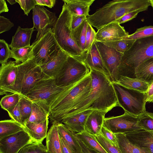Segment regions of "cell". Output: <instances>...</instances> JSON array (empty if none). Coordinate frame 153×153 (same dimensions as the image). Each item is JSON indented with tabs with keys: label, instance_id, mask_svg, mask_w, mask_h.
I'll return each instance as SVG.
<instances>
[{
	"label": "cell",
	"instance_id": "obj_16",
	"mask_svg": "<svg viewBox=\"0 0 153 153\" xmlns=\"http://www.w3.org/2000/svg\"><path fill=\"white\" fill-rule=\"evenodd\" d=\"M128 140L147 153H153V131L139 129L125 134Z\"/></svg>",
	"mask_w": 153,
	"mask_h": 153
},
{
	"label": "cell",
	"instance_id": "obj_10",
	"mask_svg": "<svg viewBox=\"0 0 153 153\" xmlns=\"http://www.w3.org/2000/svg\"><path fill=\"white\" fill-rule=\"evenodd\" d=\"M31 46L33 56L40 66L49 62L62 50L52 29L48 30L39 40L33 42Z\"/></svg>",
	"mask_w": 153,
	"mask_h": 153
},
{
	"label": "cell",
	"instance_id": "obj_2",
	"mask_svg": "<svg viewBox=\"0 0 153 153\" xmlns=\"http://www.w3.org/2000/svg\"><path fill=\"white\" fill-rule=\"evenodd\" d=\"M91 88L90 71L81 79L72 84L51 106L49 117L51 123H61L66 115L89 95Z\"/></svg>",
	"mask_w": 153,
	"mask_h": 153
},
{
	"label": "cell",
	"instance_id": "obj_4",
	"mask_svg": "<svg viewBox=\"0 0 153 153\" xmlns=\"http://www.w3.org/2000/svg\"><path fill=\"white\" fill-rule=\"evenodd\" d=\"M135 0H114L108 2L94 14L87 16L88 23L98 30L116 22L124 15L137 10Z\"/></svg>",
	"mask_w": 153,
	"mask_h": 153
},
{
	"label": "cell",
	"instance_id": "obj_58",
	"mask_svg": "<svg viewBox=\"0 0 153 153\" xmlns=\"http://www.w3.org/2000/svg\"></svg>",
	"mask_w": 153,
	"mask_h": 153
},
{
	"label": "cell",
	"instance_id": "obj_57",
	"mask_svg": "<svg viewBox=\"0 0 153 153\" xmlns=\"http://www.w3.org/2000/svg\"><path fill=\"white\" fill-rule=\"evenodd\" d=\"M48 153L47 152H46V153Z\"/></svg>",
	"mask_w": 153,
	"mask_h": 153
},
{
	"label": "cell",
	"instance_id": "obj_36",
	"mask_svg": "<svg viewBox=\"0 0 153 153\" xmlns=\"http://www.w3.org/2000/svg\"><path fill=\"white\" fill-rule=\"evenodd\" d=\"M135 40L123 39L113 42H102L108 46L114 48L118 52L123 54L130 48Z\"/></svg>",
	"mask_w": 153,
	"mask_h": 153
},
{
	"label": "cell",
	"instance_id": "obj_55",
	"mask_svg": "<svg viewBox=\"0 0 153 153\" xmlns=\"http://www.w3.org/2000/svg\"><path fill=\"white\" fill-rule=\"evenodd\" d=\"M7 1L11 5L16 3V0H7Z\"/></svg>",
	"mask_w": 153,
	"mask_h": 153
},
{
	"label": "cell",
	"instance_id": "obj_24",
	"mask_svg": "<svg viewBox=\"0 0 153 153\" xmlns=\"http://www.w3.org/2000/svg\"><path fill=\"white\" fill-rule=\"evenodd\" d=\"M56 123L59 134L74 153H83L82 148L76 136L75 133L69 130L63 123Z\"/></svg>",
	"mask_w": 153,
	"mask_h": 153
},
{
	"label": "cell",
	"instance_id": "obj_33",
	"mask_svg": "<svg viewBox=\"0 0 153 153\" xmlns=\"http://www.w3.org/2000/svg\"><path fill=\"white\" fill-rule=\"evenodd\" d=\"M32 47L31 45L18 49H10V58L15 60L16 62L23 63L33 56Z\"/></svg>",
	"mask_w": 153,
	"mask_h": 153
},
{
	"label": "cell",
	"instance_id": "obj_50",
	"mask_svg": "<svg viewBox=\"0 0 153 153\" xmlns=\"http://www.w3.org/2000/svg\"><path fill=\"white\" fill-rule=\"evenodd\" d=\"M145 100L146 103H153V81L149 85L146 93Z\"/></svg>",
	"mask_w": 153,
	"mask_h": 153
},
{
	"label": "cell",
	"instance_id": "obj_27",
	"mask_svg": "<svg viewBox=\"0 0 153 153\" xmlns=\"http://www.w3.org/2000/svg\"><path fill=\"white\" fill-rule=\"evenodd\" d=\"M114 83L145 93L147 91L149 85V83L140 79L124 76H120L117 81Z\"/></svg>",
	"mask_w": 153,
	"mask_h": 153
},
{
	"label": "cell",
	"instance_id": "obj_13",
	"mask_svg": "<svg viewBox=\"0 0 153 153\" xmlns=\"http://www.w3.org/2000/svg\"><path fill=\"white\" fill-rule=\"evenodd\" d=\"M95 42L103 62L110 75L111 82H116L118 79V69L123 54L101 42Z\"/></svg>",
	"mask_w": 153,
	"mask_h": 153
},
{
	"label": "cell",
	"instance_id": "obj_22",
	"mask_svg": "<svg viewBox=\"0 0 153 153\" xmlns=\"http://www.w3.org/2000/svg\"><path fill=\"white\" fill-rule=\"evenodd\" d=\"M48 117L39 123H29L26 124L24 130L29 134L34 142L42 143L46 138L49 123Z\"/></svg>",
	"mask_w": 153,
	"mask_h": 153
},
{
	"label": "cell",
	"instance_id": "obj_38",
	"mask_svg": "<svg viewBox=\"0 0 153 153\" xmlns=\"http://www.w3.org/2000/svg\"><path fill=\"white\" fill-rule=\"evenodd\" d=\"M152 36H153V26L150 25L137 29L134 33L129 35L124 39L136 40Z\"/></svg>",
	"mask_w": 153,
	"mask_h": 153
},
{
	"label": "cell",
	"instance_id": "obj_44",
	"mask_svg": "<svg viewBox=\"0 0 153 153\" xmlns=\"http://www.w3.org/2000/svg\"><path fill=\"white\" fill-rule=\"evenodd\" d=\"M6 111L12 119L18 123L24 128H25V126L22 121L20 111L19 102L15 106L8 109Z\"/></svg>",
	"mask_w": 153,
	"mask_h": 153
},
{
	"label": "cell",
	"instance_id": "obj_23",
	"mask_svg": "<svg viewBox=\"0 0 153 153\" xmlns=\"http://www.w3.org/2000/svg\"><path fill=\"white\" fill-rule=\"evenodd\" d=\"M34 28H22L18 26L14 35L12 37L9 46L11 49L25 47L30 45V40Z\"/></svg>",
	"mask_w": 153,
	"mask_h": 153
},
{
	"label": "cell",
	"instance_id": "obj_9",
	"mask_svg": "<svg viewBox=\"0 0 153 153\" xmlns=\"http://www.w3.org/2000/svg\"><path fill=\"white\" fill-rule=\"evenodd\" d=\"M83 58L68 55L61 71L55 78L59 86L68 85L79 81L90 72Z\"/></svg>",
	"mask_w": 153,
	"mask_h": 153
},
{
	"label": "cell",
	"instance_id": "obj_32",
	"mask_svg": "<svg viewBox=\"0 0 153 153\" xmlns=\"http://www.w3.org/2000/svg\"><path fill=\"white\" fill-rule=\"evenodd\" d=\"M88 23L86 19L72 31V37L77 46L85 53L86 31Z\"/></svg>",
	"mask_w": 153,
	"mask_h": 153
},
{
	"label": "cell",
	"instance_id": "obj_7",
	"mask_svg": "<svg viewBox=\"0 0 153 153\" xmlns=\"http://www.w3.org/2000/svg\"><path fill=\"white\" fill-rule=\"evenodd\" d=\"M72 14L64 3L53 29L61 49L68 55L83 59L85 53L77 46L72 36Z\"/></svg>",
	"mask_w": 153,
	"mask_h": 153
},
{
	"label": "cell",
	"instance_id": "obj_34",
	"mask_svg": "<svg viewBox=\"0 0 153 153\" xmlns=\"http://www.w3.org/2000/svg\"><path fill=\"white\" fill-rule=\"evenodd\" d=\"M49 115L42 108L36 103L32 102L31 113L26 124L43 122L49 117Z\"/></svg>",
	"mask_w": 153,
	"mask_h": 153
},
{
	"label": "cell",
	"instance_id": "obj_19",
	"mask_svg": "<svg viewBox=\"0 0 153 153\" xmlns=\"http://www.w3.org/2000/svg\"><path fill=\"white\" fill-rule=\"evenodd\" d=\"M94 110H86L79 113L68 117L62 121L70 131L76 133L83 132L87 120L91 113Z\"/></svg>",
	"mask_w": 153,
	"mask_h": 153
},
{
	"label": "cell",
	"instance_id": "obj_20",
	"mask_svg": "<svg viewBox=\"0 0 153 153\" xmlns=\"http://www.w3.org/2000/svg\"><path fill=\"white\" fill-rule=\"evenodd\" d=\"M69 55L61 50L59 54L49 62L40 66L44 73L55 79L61 71Z\"/></svg>",
	"mask_w": 153,
	"mask_h": 153
},
{
	"label": "cell",
	"instance_id": "obj_31",
	"mask_svg": "<svg viewBox=\"0 0 153 153\" xmlns=\"http://www.w3.org/2000/svg\"><path fill=\"white\" fill-rule=\"evenodd\" d=\"M122 153H147L131 143L124 134H115Z\"/></svg>",
	"mask_w": 153,
	"mask_h": 153
},
{
	"label": "cell",
	"instance_id": "obj_1",
	"mask_svg": "<svg viewBox=\"0 0 153 153\" xmlns=\"http://www.w3.org/2000/svg\"><path fill=\"white\" fill-rule=\"evenodd\" d=\"M90 69L91 77L90 93L64 118L88 110L101 111L107 113L114 107L119 106L112 82L102 73Z\"/></svg>",
	"mask_w": 153,
	"mask_h": 153
},
{
	"label": "cell",
	"instance_id": "obj_21",
	"mask_svg": "<svg viewBox=\"0 0 153 153\" xmlns=\"http://www.w3.org/2000/svg\"><path fill=\"white\" fill-rule=\"evenodd\" d=\"M106 113L104 111H93L87 120L85 127V131L95 136L100 134Z\"/></svg>",
	"mask_w": 153,
	"mask_h": 153
},
{
	"label": "cell",
	"instance_id": "obj_46",
	"mask_svg": "<svg viewBox=\"0 0 153 153\" xmlns=\"http://www.w3.org/2000/svg\"><path fill=\"white\" fill-rule=\"evenodd\" d=\"M100 134L106 140L112 144L117 147H119L115 134L108 130L103 124L102 128Z\"/></svg>",
	"mask_w": 153,
	"mask_h": 153
},
{
	"label": "cell",
	"instance_id": "obj_30",
	"mask_svg": "<svg viewBox=\"0 0 153 153\" xmlns=\"http://www.w3.org/2000/svg\"><path fill=\"white\" fill-rule=\"evenodd\" d=\"M20 124L12 120L0 121V140L24 130Z\"/></svg>",
	"mask_w": 153,
	"mask_h": 153
},
{
	"label": "cell",
	"instance_id": "obj_28",
	"mask_svg": "<svg viewBox=\"0 0 153 153\" xmlns=\"http://www.w3.org/2000/svg\"><path fill=\"white\" fill-rule=\"evenodd\" d=\"M134 76L149 85L153 81V57L140 65L135 70Z\"/></svg>",
	"mask_w": 153,
	"mask_h": 153
},
{
	"label": "cell",
	"instance_id": "obj_6",
	"mask_svg": "<svg viewBox=\"0 0 153 153\" xmlns=\"http://www.w3.org/2000/svg\"><path fill=\"white\" fill-rule=\"evenodd\" d=\"M72 84L59 86L54 78H46L37 83L24 96L42 108L49 116L51 106Z\"/></svg>",
	"mask_w": 153,
	"mask_h": 153
},
{
	"label": "cell",
	"instance_id": "obj_26",
	"mask_svg": "<svg viewBox=\"0 0 153 153\" xmlns=\"http://www.w3.org/2000/svg\"><path fill=\"white\" fill-rule=\"evenodd\" d=\"M52 124L46 138L47 152L48 153H62L56 123L54 122Z\"/></svg>",
	"mask_w": 153,
	"mask_h": 153
},
{
	"label": "cell",
	"instance_id": "obj_29",
	"mask_svg": "<svg viewBox=\"0 0 153 153\" xmlns=\"http://www.w3.org/2000/svg\"><path fill=\"white\" fill-rule=\"evenodd\" d=\"M75 135L90 150L96 153H108L97 140L95 136L85 131L75 133Z\"/></svg>",
	"mask_w": 153,
	"mask_h": 153
},
{
	"label": "cell",
	"instance_id": "obj_56",
	"mask_svg": "<svg viewBox=\"0 0 153 153\" xmlns=\"http://www.w3.org/2000/svg\"><path fill=\"white\" fill-rule=\"evenodd\" d=\"M150 3V6H151L153 9V0H149Z\"/></svg>",
	"mask_w": 153,
	"mask_h": 153
},
{
	"label": "cell",
	"instance_id": "obj_42",
	"mask_svg": "<svg viewBox=\"0 0 153 153\" xmlns=\"http://www.w3.org/2000/svg\"><path fill=\"white\" fill-rule=\"evenodd\" d=\"M10 49L7 43L3 39H0V63L1 65L7 62L10 58Z\"/></svg>",
	"mask_w": 153,
	"mask_h": 153
},
{
	"label": "cell",
	"instance_id": "obj_53",
	"mask_svg": "<svg viewBox=\"0 0 153 153\" xmlns=\"http://www.w3.org/2000/svg\"><path fill=\"white\" fill-rule=\"evenodd\" d=\"M9 10L6 1L4 0H0V13L8 12Z\"/></svg>",
	"mask_w": 153,
	"mask_h": 153
},
{
	"label": "cell",
	"instance_id": "obj_54",
	"mask_svg": "<svg viewBox=\"0 0 153 153\" xmlns=\"http://www.w3.org/2000/svg\"><path fill=\"white\" fill-rule=\"evenodd\" d=\"M77 139L82 148L83 153H96L88 149L80 140L77 138Z\"/></svg>",
	"mask_w": 153,
	"mask_h": 153
},
{
	"label": "cell",
	"instance_id": "obj_17",
	"mask_svg": "<svg viewBox=\"0 0 153 153\" xmlns=\"http://www.w3.org/2000/svg\"><path fill=\"white\" fill-rule=\"evenodd\" d=\"M17 64L10 61L1 65L0 68V94H6L7 90L14 85L17 74Z\"/></svg>",
	"mask_w": 153,
	"mask_h": 153
},
{
	"label": "cell",
	"instance_id": "obj_41",
	"mask_svg": "<svg viewBox=\"0 0 153 153\" xmlns=\"http://www.w3.org/2000/svg\"><path fill=\"white\" fill-rule=\"evenodd\" d=\"M95 137L98 142L108 153H122L119 147L114 146L109 142L101 134L95 136Z\"/></svg>",
	"mask_w": 153,
	"mask_h": 153
},
{
	"label": "cell",
	"instance_id": "obj_25",
	"mask_svg": "<svg viewBox=\"0 0 153 153\" xmlns=\"http://www.w3.org/2000/svg\"><path fill=\"white\" fill-rule=\"evenodd\" d=\"M72 15H89L90 6L95 0H63Z\"/></svg>",
	"mask_w": 153,
	"mask_h": 153
},
{
	"label": "cell",
	"instance_id": "obj_37",
	"mask_svg": "<svg viewBox=\"0 0 153 153\" xmlns=\"http://www.w3.org/2000/svg\"><path fill=\"white\" fill-rule=\"evenodd\" d=\"M138 117L139 127L146 130L153 131V113L145 111Z\"/></svg>",
	"mask_w": 153,
	"mask_h": 153
},
{
	"label": "cell",
	"instance_id": "obj_39",
	"mask_svg": "<svg viewBox=\"0 0 153 153\" xmlns=\"http://www.w3.org/2000/svg\"><path fill=\"white\" fill-rule=\"evenodd\" d=\"M21 95L17 93L6 95L2 97L0 101L1 108L3 109H7L16 105L19 102Z\"/></svg>",
	"mask_w": 153,
	"mask_h": 153
},
{
	"label": "cell",
	"instance_id": "obj_43",
	"mask_svg": "<svg viewBox=\"0 0 153 153\" xmlns=\"http://www.w3.org/2000/svg\"><path fill=\"white\" fill-rule=\"evenodd\" d=\"M96 33L92 26L88 23L86 31L85 53L90 49L95 41Z\"/></svg>",
	"mask_w": 153,
	"mask_h": 153
},
{
	"label": "cell",
	"instance_id": "obj_14",
	"mask_svg": "<svg viewBox=\"0 0 153 153\" xmlns=\"http://www.w3.org/2000/svg\"><path fill=\"white\" fill-rule=\"evenodd\" d=\"M34 142L24 130L0 140V153H18L26 145Z\"/></svg>",
	"mask_w": 153,
	"mask_h": 153
},
{
	"label": "cell",
	"instance_id": "obj_51",
	"mask_svg": "<svg viewBox=\"0 0 153 153\" xmlns=\"http://www.w3.org/2000/svg\"><path fill=\"white\" fill-rule=\"evenodd\" d=\"M36 5L41 6H46L50 8H52L55 5L56 0H36Z\"/></svg>",
	"mask_w": 153,
	"mask_h": 153
},
{
	"label": "cell",
	"instance_id": "obj_52",
	"mask_svg": "<svg viewBox=\"0 0 153 153\" xmlns=\"http://www.w3.org/2000/svg\"><path fill=\"white\" fill-rule=\"evenodd\" d=\"M62 153H74L63 139L59 136Z\"/></svg>",
	"mask_w": 153,
	"mask_h": 153
},
{
	"label": "cell",
	"instance_id": "obj_8",
	"mask_svg": "<svg viewBox=\"0 0 153 153\" xmlns=\"http://www.w3.org/2000/svg\"><path fill=\"white\" fill-rule=\"evenodd\" d=\"M112 83L119 106L125 112L138 117L146 111V93Z\"/></svg>",
	"mask_w": 153,
	"mask_h": 153
},
{
	"label": "cell",
	"instance_id": "obj_5",
	"mask_svg": "<svg viewBox=\"0 0 153 153\" xmlns=\"http://www.w3.org/2000/svg\"><path fill=\"white\" fill-rule=\"evenodd\" d=\"M17 74L14 85L7 92L25 96L42 79L49 77L42 71L33 56L23 63L17 64Z\"/></svg>",
	"mask_w": 153,
	"mask_h": 153
},
{
	"label": "cell",
	"instance_id": "obj_12",
	"mask_svg": "<svg viewBox=\"0 0 153 153\" xmlns=\"http://www.w3.org/2000/svg\"><path fill=\"white\" fill-rule=\"evenodd\" d=\"M33 28L37 31L34 42L41 39L50 29H53L57 20L55 13L44 6L36 5L33 9Z\"/></svg>",
	"mask_w": 153,
	"mask_h": 153
},
{
	"label": "cell",
	"instance_id": "obj_3",
	"mask_svg": "<svg viewBox=\"0 0 153 153\" xmlns=\"http://www.w3.org/2000/svg\"><path fill=\"white\" fill-rule=\"evenodd\" d=\"M152 57L153 36L136 40L130 48L123 54L118 69L119 78L120 76L135 78L137 67Z\"/></svg>",
	"mask_w": 153,
	"mask_h": 153
},
{
	"label": "cell",
	"instance_id": "obj_11",
	"mask_svg": "<svg viewBox=\"0 0 153 153\" xmlns=\"http://www.w3.org/2000/svg\"><path fill=\"white\" fill-rule=\"evenodd\" d=\"M138 122V117L125 112L120 116L105 117L103 125L115 134H125L142 129Z\"/></svg>",
	"mask_w": 153,
	"mask_h": 153
},
{
	"label": "cell",
	"instance_id": "obj_49",
	"mask_svg": "<svg viewBox=\"0 0 153 153\" xmlns=\"http://www.w3.org/2000/svg\"><path fill=\"white\" fill-rule=\"evenodd\" d=\"M141 12L140 11L132 12L128 13L117 20L116 22H118L120 25L136 17L138 13Z\"/></svg>",
	"mask_w": 153,
	"mask_h": 153
},
{
	"label": "cell",
	"instance_id": "obj_48",
	"mask_svg": "<svg viewBox=\"0 0 153 153\" xmlns=\"http://www.w3.org/2000/svg\"><path fill=\"white\" fill-rule=\"evenodd\" d=\"M86 17L84 15H72L71 27L72 31L78 27L86 19Z\"/></svg>",
	"mask_w": 153,
	"mask_h": 153
},
{
	"label": "cell",
	"instance_id": "obj_18",
	"mask_svg": "<svg viewBox=\"0 0 153 153\" xmlns=\"http://www.w3.org/2000/svg\"><path fill=\"white\" fill-rule=\"evenodd\" d=\"M84 61L89 68L99 72L111 81L110 75L105 65L94 42L83 56Z\"/></svg>",
	"mask_w": 153,
	"mask_h": 153
},
{
	"label": "cell",
	"instance_id": "obj_40",
	"mask_svg": "<svg viewBox=\"0 0 153 153\" xmlns=\"http://www.w3.org/2000/svg\"><path fill=\"white\" fill-rule=\"evenodd\" d=\"M47 152L46 146L42 143L33 142L23 147L18 153H45Z\"/></svg>",
	"mask_w": 153,
	"mask_h": 153
},
{
	"label": "cell",
	"instance_id": "obj_35",
	"mask_svg": "<svg viewBox=\"0 0 153 153\" xmlns=\"http://www.w3.org/2000/svg\"><path fill=\"white\" fill-rule=\"evenodd\" d=\"M32 102L25 97L21 95L19 107L22 121L25 126L31 115Z\"/></svg>",
	"mask_w": 153,
	"mask_h": 153
},
{
	"label": "cell",
	"instance_id": "obj_45",
	"mask_svg": "<svg viewBox=\"0 0 153 153\" xmlns=\"http://www.w3.org/2000/svg\"><path fill=\"white\" fill-rule=\"evenodd\" d=\"M16 1L20 5L25 14L27 16L36 5V0H16Z\"/></svg>",
	"mask_w": 153,
	"mask_h": 153
},
{
	"label": "cell",
	"instance_id": "obj_15",
	"mask_svg": "<svg viewBox=\"0 0 153 153\" xmlns=\"http://www.w3.org/2000/svg\"><path fill=\"white\" fill-rule=\"evenodd\" d=\"M129 35L123 27L115 22L98 30L96 33L95 40L101 42L119 41L124 39Z\"/></svg>",
	"mask_w": 153,
	"mask_h": 153
},
{
	"label": "cell",
	"instance_id": "obj_47",
	"mask_svg": "<svg viewBox=\"0 0 153 153\" xmlns=\"http://www.w3.org/2000/svg\"><path fill=\"white\" fill-rule=\"evenodd\" d=\"M13 23L3 16H0V33L8 31L14 26Z\"/></svg>",
	"mask_w": 153,
	"mask_h": 153
}]
</instances>
